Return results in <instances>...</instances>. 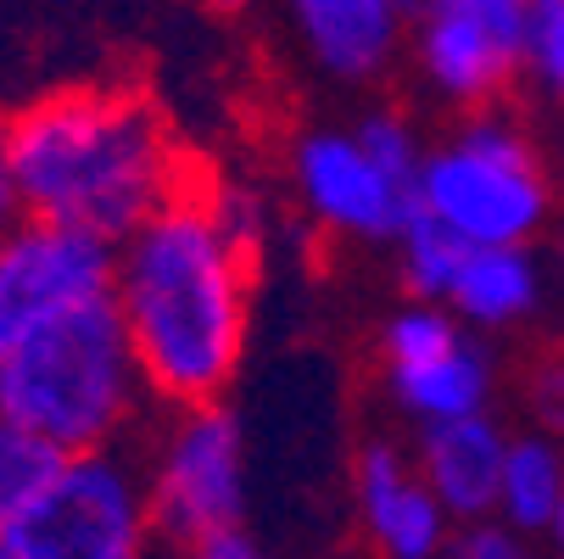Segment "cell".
<instances>
[{
	"label": "cell",
	"mask_w": 564,
	"mask_h": 559,
	"mask_svg": "<svg viewBox=\"0 0 564 559\" xmlns=\"http://www.w3.org/2000/svg\"><path fill=\"white\" fill-rule=\"evenodd\" d=\"M218 180L185 151L174 196L118 247L112 302L151 397L174 409H207L229 386L247 347L252 269L218 229Z\"/></svg>",
	"instance_id": "obj_1"
},
{
	"label": "cell",
	"mask_w": 564,
	"mask_h": 559,
	"mask_svg": "<svg viewBox=\"0 0 564 559\" xmlns=\"http://www.w3.org/2000/svg\"><path fill=\"white\" fill-rule=\"evenodd\" d=\"M0 157L34 224L123 247L174 196L185 151L140 85H62L0 118Z\"/></svg>",
	"instance_id": "obj_2"
},
{
	"label": "cell",
	"mask_w": 564,
	"mask_h": 559,
	"mask_svg": "<svg viewBox=\"0 0 564 559\" xmlns=\"http://www.w3.org/2000/svg\"><path fill=\"white\" fill-rule=\"evenodd\" d=\"M140 364L107 297L62 308L0 364V420L51 442L62 459L118 448L140 409Z\"/></svg>",
	"instance_id": "obj_3"
},
{
	"label": "cell",
	"mask_w": 564,
	"mask_h": 559,
	"mask_svg": "<svg viewBox=\"0 0 564 559\" xmlns=\"http://www.w3.org/2000/svg\"><path fill=\"white\" fill-rule=\"evenodd\" d=\"M145 470L123 448L73 453L45 493L0 531V559H145Z\"/></svg>",
	"instance_id": "obj_4"
},
{
	"label": "cell",
	"mask_w": 564,
	"mask_h": 559,
	"mask_svg": "<svg viewBox=\"0 0 564 559\" xmlns=\"http://www.w3.org/2000/svg\"><path fill=\"white\" fill-rule=\"evenodd\" d=\"M425 202L469 247H514L547 213V180L520 129L475 118L453 151L425 163Z\"/></svg>",
	"instance_id": "obj_5"
},
{
	"label": "cell",
	"mask_w": 564,
	"mask_h": 559,
	"mask_svg": "<svg viewBox=\"0 0 564 559\" xmlns=\"http://www.w3.org/2000/svg\"><path fill=\"white\" fill-rule=\"evenodd\" d=\"M145 470L151 531L174 548H202L207 537L235 531L240 515V431L235 420L207 409H180V420L156 437Z\"/></svg>",
	"instance_id": "obj_6"
},
{
	"label": "cell",
	"mask_w": 564,
	"mask_h": 559,
	"mask_svg": "<svg viewBox=\"0 0 564 559\" xmlns=\"http://www.w3.org/2000/svg\"><path fill=\"white\" fill-rule=\"evenodd\" d=\"M112 275H118L112 241L29 218L12 241L0 247V364L62 308L107 297Z\"/></svg>",
	"instance_id": "obj_7"
},
{
	"label": "cell",
	"mask_w": 564,
	"mask_h": 559,
	"mask_svg": "<svg viewBox=\"0 0 564 559\" xmlns=\"http://www.w3.org/2000/svg\"><path fill=\"white\" fill-rule=\"evenodd\" d=\"M296 174H302V191H307L313 213L325 224L352 229V235H391L397 229V196L380 180V169L364 157L358 140L313 135L296 151Z\"/></svg>",
	"instance_id": "obj_8"
},
{
	"label": "cell",
	"mask_w": 564,
	"mask_h": 559,
	"mask_svg": "<svg viewBox=\"0 0 564 559\" xmlns=\"http://www.w3.org/2000/svg\"><path fill=\"white\" fill-rule=\"evenodd\" d=\"M503 459H509V442L480 415L436 420L425 431V482L442 509H458V515L492 509L503 493Z\"/></svg>",
	"instance_id": "obj_9"
},
{
	"label": "cell",
	"mask_w": 564,
	"mask_h": 559,
	"mask_svg": "<svg viewBox=\"0 0 564 559\" xmlns=\"http://www.w3.org/2000/svg\"><path fill=\"white\" fill-rule=\"evenodd\" d=\"M420 51H425L431 78H436L447 96H458V101H492L509 78H514V67H520L487 29H475L469 18L442 12V7H436V18L425 23Z\"/></svg>",
	"instance_id": "obj_10"
},
{
	"label": "cell",
	"mask_w": 564,
	"mask_h": 559,
	"mask_svg": "<svg viewBox=\"0 0 564 559\" xmlns=\"http://www.w3.org/2000/svg\"><path fill=\"white\" fill-rule=\"evenodd\" d=\"M296 18L325 67L347 78H369L391 56V0H296Z\"/></svg>",
	"instance_id": "obj_11"
},
{
	"label": "cell",
	"mask_w": 564,
	"mask_h": 559,
	"mask_svg": "<svg viewBox=\"0 0 564 559\" xmlns=\"http://www.w3.org/2000/svg\"><path fill=\"white\" fill-rule=\"evenodd\" d=\"M453 302L480 325H509L536 302V264L514 247H475L453 280Z\"/></svg>",
	"instance_id": "obj_12"
},
{
	"label": "cell",
	"mask_w": 564,
	"mask_h": 559,
	"mask_svg": "<svg viewBox=\"0 0 564 559\" xmlns=\"http://www.w3.org/2000/svg\"><path fill=\"white\" fill-rule=\"evenodd\" d=\"M397 397L431 420H469L480 409V397H487V353L453 347L436 364L397 369Z\"/></svg>",
	"instance_id": "obj_13"
},
{
	"label": "cell",
	"mask_w": 564,
	"mask_h": 559,
	"mask_svg": "<svg viewBox=\"0 0 564 559\" xmlns=\"http://www.w3.org/2000/svg\"><path fill=\"white\" fill-rule=\"evenodd\" d=\"M558 498H564V459L553 453V442H542V437L514 442L509 459H503V493H498V504L509 509V520L514 526H531V531L536 526H553Z\"/></svg>",
	"instance_id": "obj_14"
},
{
	"label": "cell",
	"mask_w": 564,
	"mask_h": 559,
	"mask_svg": "<svg viewBox=\"0 0 564 559\" xmlns=\"http://www.w3.org/2000/svg\"><path fill=\"white\" fill-rule=\"evenodd\" d=\"M62 470V453L29 431H18L12 420H0V531H7Z\"/></svg>",
	"instance_id": "obj_15"
},
{
	"label": "cell",
	"mask_w": 564,
	"mask_h": 559,
	"mask_svg": "<svg viewBox=\"0 0 564 559\" xmlns=\"http://www.w3.org/2000/svg\"><path fill=\"white\" fill-rule=\"evenodd\" d=\"M402 241H409V286L420 297H453V280L475 252L464 235H453L442 218H420L414 229H402Z\"/></svg>",
	"instance_id": "obj_16"
},
{
	"label": "cell",
	"mask_w": 564,
	"mask_h": 559,
	"mask_svg": "<svg viewBox=\"0 0 564 559\" xmlns=\"http://www.w3.org/2000/svg\"><path fill=\"white\" fill-rule=\"evenodd\" d=\"M375 542H380L391 559H431L436 542H442V504H436V493L414 482L409 493L397 498V509L380 520Z\"/></svg>",
	"instance_id": "obj_17"
},
{
	"label": "cell",
	"mask_w": 564,
	"mask_h": 559,
	"mask_svg": "<svg viewBox=\"0 0 564 559\" xmlns=\"http://www.w3.org/2000/svg\"><path fill=\"white\" fill-rule=\"evenodd\" d=\"M458 347L453 325L436 313V308H409L391 319L386 331V353H391V369H420V364H436Z\"/></svg>",
	"instance_id": "obj_18"
},
{
	"label": "cell",
	"mask_w": 564,
	"mask_h": 559,
	"mask_svg": "<svg viewBox=\"0 0 564 559\" xmlns=\"http://www.w3.org/2000/svg\"><path fill=\"white\" fill-rule=\"evenodd\" d=\"M414 487V475L402 470L397 448L391 442H369L364 448V464H358V498H364V520H369V537L380 531V520L397 509V498Z\"/></svg>",
	"instance_id": "obj_19"
},
{
	"label": "cell",
	"mask_w": 564,
	"mask_h": 559,
	"mask_svg": "<svg viewBox=\"0 0 564 559\" xmlns=\"http://www.w3.org/2000/svg\"><path fill=\"white\" fill-rule=\"evenodd\" d=\"M525 62L564 96V0H525Z\"/></svg>",
	"instance_id": "obj_20"
},
{
	"label": "cell",
	"mask_w": 564,
	"mask_h": 559,
	"mask_svg": "<svg viewBox=\"0 0 564 559\" xmlns=\"http://www.w3.org/2000/svg\"><path fill=\"white\" fill-rule=\"evenodd\" d=\"M442 12H458L469 18L475 29H487L514 62L525 56V0H431Z\"/></svg>",
	"instance_id": "obj_21"
},
{
	"label": "cell",
	"mask_w": 564,
	"mask_h": 559,
	"mask_svg": "<svg viewBox=\"0 0 564 559\" xmlns=\"http://www.w3.org/2000/svg\"><path fill=\"white\" fill-rule=\"evenodd\" d=\"M447 559H525V548L509 531H464Z\"/></svg>",
	"instance_id": "obj_22"
},
{
	"label": "cell",
	"mask_w": 564,
	"mask_h": 559,
	"mask_svg": "<svg viewBox=\"0 0 564 559\" xmlns=\"http://www.w3.org/2000/svg\"><path fill=\"white\" fill-rule=\"evenodd\" d=\"M536 404H542V415L564 431V353L542 369V380H536Z\"/></svg>",
	"instance_id": "obj_23"
},
{
	"label": "cell",
	"mask_w": 564,
	"mask_h": 559,
	"mask_svg": "<svg viewBox=\"0 0 564 559\" xmlns=\"http://www.w3.org/2000/svg\"><path fill=\"white\" fill-rule=\"evenodd\" d=\"M23 224H29L23 196H18V185H12V174H7V157H0V247H7Z\"/></svg>",
	"instance_id": "obj_24"
},
{
	"label": "cell",
	"mask_w": 564,
	"mask_h": 559,
	"mask_svg": "<svg viewBox=\"0 0 564 559\" xmlns=\"http://www.w3.org/2000/svg\"><path fill=\"white\" fill-rule=\"evenodd\" d=\"M185 559H258V548L240 537V531H224V537H207L202 548H191Z\"/></svg>",
	"instance_id": "obj_25"
},
{
	"label": "cell",
	"mask_w": 564,
	"mask_h": 559,
	"mask_svg": "<svg viewBox=\"0 0 564 559\" xmlns=\"http://www.w3.org/2000/svg\"><path fill=\"white\" fill-rule=\"evenodd\" d=\"M553 537H558V548H564V498H558V515H553Z\"/></svg>",
	"instance_id": "obj_26"
},
{
	"label": "cell",
	"mask_w": 564,
	"mask_h": 559,
	"mask_svg": "<svg viewBox=\"0 0 564 559\" xmlns=\"http://www.w3.org/2000/svg\"><path fill=\"white\" fill-rule=\"evenodd\" d=\"M207 7H218V12H240L247 0H207Z\"/></svg>",
	"instance_id": "obj_27"
}]
</instances>
